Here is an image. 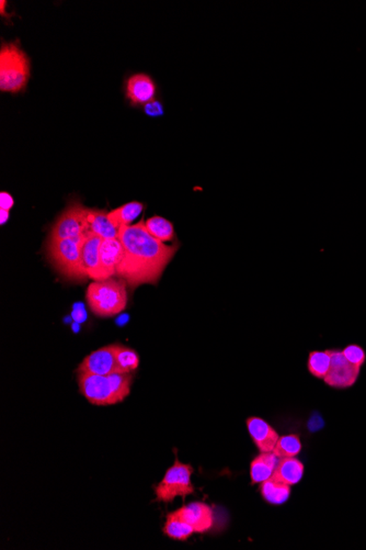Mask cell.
<instances>
[{
  "label": "cell",
  "mask_w": 366,
  "mask_h": 550,
  "mask_svg": "<svg viewBox=\"0 0 366 550\" xmlns=\"http://www.w3.org/2000/svg\"><path fill=\"white\" fill-rule=\"evenodd\" d=\"M119 239L123 257L116 276L133 288L157 285L179 248V244H164L149 234L144 221L120 227Z\"/></svg>",
  "instance_id": "cell-1"
},
{
  "label": "cell",
  "mask_w": 366,
  "mask_h": 550,
  "mask_svg": "<svg viewBox=\"0 0 366 550\" xmlns=\"http://www.w3.org/2000/svg\"><path fill=\"white\" fill-rule=\"evenodd\" d=\"M86 300L91 312L99 318L118 316L127 306V283L113 277L94 281L88 286Z\"/></svg>",
  "instance_id": "cell-2"
},
{
  "label": "cell",
  "mask_w": 366,
  "mask_h": 550,
  "mask_svg": "<svg viewBox=\"0 0 366 550\" xmlns=\"http://www.w3.org/2000/svg\"><path fill=\"white\" fill-rule=\"evenodd\" d=\"M87 235L65 240H48V257L58 273L73 281H85L88 278L83 258L81 248Z\"/></svg>",
  "instance_id": "cell-3"
},
{
  "label": "cell",
  "mask_w": 366,
  "mask_h": 550,
  "mask_svg": "<svg viewBox=\"0 0 366 550\" xmlns=\"http://www.w3.org/2000/svg\"><path fill=\"white\" fill-rule=\"evenodd\" d=\"M30 77L28 56L17 43H5L0 50V89L19 93L26 88Z\"/></svg>",
  "instance_id": "cell-4"
},
{
  "label": "cell",
  "mask_w": 366,
  "mask_h": 550,
  "mask_svg": "<svg viewBox=\"0 0 366 550\" xmlns=\"http://www.w3.org/2000/svg\"><path fill=\"white\" fill-rule=\"evenodd\" d=\"M193 467L191 464H185L176 460L171 467L164 474L162 481L155 488V495L158 502L170 503L182 497L185 499L188 495L195 493L192 485Z\"/></svg>",
  "instance_id": "cell-5"
},
{
  "label": "cell",
  "mask_w": 366,
  "mask_h": 550,
  "mask_svg": "<svg viewBox=\"0 0 366 550\" xmlns=\"http://www.w3.org/2000/svg\"><path fill=\"white\" fill-rule=\"evenodd\" d=\"M88 211L89 209L77 202L66 208L54 224L50 240L75 239L88 234Z\"/></svg>",
  "instance_id": "cell-6"
},
{
  "label": "cell",
  "mask_w": 366,
  "mask_h": 550,
  "mask_svg": "<svg viewBox=\"0 0 366 550\" xmlns=\"http://www.w3.org/2000/svg\"><path fill=\"white\" fill-rule=\"evenodd\" d=\"M78 386L83 396L97 407L119 403L108 376L81 373L78 374Z\"/></svg>",
  "instance_id": "cell-7"
},
{
  "label": "cell",
  "mask_w": 366,
  "mask_h": 550,
  "mask_svg": "<svg viewBox=\"0 0 366 550\" xmlns=\"http://www.w3.org/2000/svg\"><path fill=\"white\" fill-rule=\"evenodd\" d=\"M330 351V370L323 379V382L336 390H346L356 386L361 375V368L349 363L341 349H332Z\"/></svg>",
  "instance_id": "cell-8"
},
{
  "label": "cell",
  "mask_w": 366,
  "mask_h": 550,
  "mask_svg": "<svg viewBox=\"0 0 366 550\" xmlns=\"http://www.w3.org/2000/svg\"><path fill=\"white\" fill-rule=\"evenodd\" d=\"M116 349L118 345L104 346L101 349L92 351L90 355L81 361L77 374H92L100 375V376H108V375L118 373L116 366Z\"/></svg>",
  "instance_id": "cell-9"
},
{
  "label": "cell",
  "mask_w": 366,
  "mask_h": 550,
  "mask_svg": "<svg viewBox=\"0 0 366 550\" xmlns=\"http://www.w3.org/2000/svg\"><path fill=\"white\" fill-rule=\"evenodd\" d=\"M182 520L193 528L195 532H209L214 525V512L212 507L203 502H192L176 511Z\"/></svg>",
  "instance_id": "cell-10"
},
{
  "label": "cell",
  "mask_w": 366,
  "mask_h": 550,
  "mask_svg": "<svg viewBox=\"0 0 366 550\" xmlns=\"http://www.w3.org/2000/svg\"><path fill=\"white\" fill-rule=\"evenodd\" d=\"M123 257V245L119 236L106 239L100 248V270L98 281H106L116 276V269Z\"/></svg>",
  "instance_id": "cell-11"
},
{
  "label": "cell",
  "mask_w": 366,
  "mask_h": 550,
  "mask_svg": "<svg viewBox=\"0 0 366 550\" xmlns=\"http://www.w3.org/2000/svg\"><path fill=\"white\" fill-rule=\"evenodd\" d=\"M248 431L253 443L260 452H273L278 442V431L273 429L268 422L260 417H251L246 422Z\"/></svg>",
  "instance_id": "cell-12"
},
{
  "label": "cell",
  "mask_w": 366,
  "mask_h": 550,
  "mask_svg": "<svg viewBox=\"0 0 366 550\" xmlns=\"http://www.w3.org/2000/svg\"><path fill=\"white\" fill-rule=\"evenodd\" d=\"M127 95L134 105H147L155 100L156 85L148 75L136 74L127 81Z\"/></svg>",
  "instance_id": "cell-13"
},
{
  "label": "cell",
  "mask_w": 366,
  "mask_h": 550,
  "mask_svg": "<svg viewBox=\"0 0 366 550\" xmlns=\"http://www.w3.org/2000/svg\"><path fill=\"white\" fill-rule=\"evenodd\" d=\"M104 239L98 235L88 233L83 248L81 258L86 269L87 276L94 281H98L99 270H100V248Z\"/></svg>",
  "instance_id": "cell-14"
},
{
  "label": "cell",
  "mask_w": 366,
  "mask_h": 550,
  "mask_svg": "<svg viewBox=\"0 0 366 550\" xmlns=\"http://www.w3.org/2000/svg\"><path fill=\"white\" fill-rule=\"evenodd\" d=\"M304 471H305V467H304L303 462L295 457H290V458L280 460L276 470L273 472L272 477L278 481L292 487L301 481Z\"/></svg>",
  "instance_id": "cell-15"
},
{
  "label": "cell",
  "mask_w": 366,
  "mask_h": 550,
  "mask_svg": "<svg viewBox=\"0 0 366 550\" xmlns=\"http://www.w3.org/2000/svg\"><path fill=\"white\" fill-rule=\"evenodd\" d=\"M280 458L273 452H260L251 464V478L253 485L262 483L270 479L278 466Z\"/></svg>",
  "instance_id": "cell-16"
},
{
  "label": "cell",
  "mask_w": 366,
  "mask_h": 550,
  "mask_svg": "<svg viewBox=\"0 0 366 550\" xmlns=\"http://www.w3.org/2000/svg\"><path fill=\"white\" fill-rule=\"evenodd\" d=\"M88 232L98 235L104 240L119 236V229L112 223L108 213L98 210L89 209Z\"/></svg>",
  "instance_id": "cell-17"
},
{
  "label": "cell",
  "mask_w": 366,
  "mask_h": 550,
  "mask_svg": "<svg viewBox=\"0 0 366 550\" xmlns=\"http://www.w3.org/2000/svg\"><path fill=\"white\" fill-rule=\"evenodd\" d=\"M260 492L263 500L269 504L282 505L290 499V485L271 477L261 483Z\"/></svg>",
  "instance_id": "cell-18"
},
{
  "label": "cell",
  "mask_w": 366,
  "mask_h": 550,
  "mask_svg": "<svg viewBox=\"0 0 366 550\" xmlns=\"http://www.w3.org/2000/svg\"><path fill=\"white\" fill-rule=\"evenodd\" d=\"M164 535L174 540H187L190 536L195 534V530L188 524L185 521L180 518L178 513H170L166 518V523L164 526Z\"/></svg>",
  "instance_id": "cell-19"
},
{
  "label": "cell",
  "mask_w": 366,
  "mask_h": 550,
  "mask_svg": "<svg viewBox=\"0 0 366 550\" xmlns=\"http://www.w3.org/2000/svg\"><path fill=\"white\" fill-rule=\"evenodd\" d=\"M143 208L144 206L141 202H129L127 205L116 208L115 210L108 213V217L120 230V227L131 225V223L141 215Z\"/></svg>",
  "instance_id": "cell-20"
},
{
  "label": "cell",
  "mask_w": 366,
  "mask_h": 550,
  "mask_svg": "<svg viewBox=\"0 0 366 550\" xmlns=\"http://www.w3.org/2000/svg\"><path fill=\"white\" fill-rule=\"evenodd\" d=\"M145 227L149 234L162 242H171L176 238V231L171 221L160 215H155L147 220Z\"/></svg>",
  "instance_id": "cell-21"
},
{
  "label": "cell",
  "mask_w": 366,
  "mask_h": 550,
  "mask_svg": "<svg viewBox=\"0 0 366 550\" xmlns=\"http://www.w3.org/2000/svg\"><path fill=\"white\" fill-rule=\"evenodd\" d=\"M331 367V351H311L307 359V370L311 376L323 380L328 374Z\"/></svg>",
  "instance_id": "cell-22"
},
{
  "label": "cell",
  "mask_w": 366,
  "mask_h": 550,
  "mask_svg": "<svg viewBox=\"0 0 366 550\" xmlns=\"http://www.w3.org/2000/svg\"><path fill=\"white\" fill-rule=\"evenodd\" d=\"M139 357L134 349H129L127 346L118 345V349H116L118 373L132 374V371L139 368Z\"/></svg>",
  "instance_id": "cell-23"
},
{
  "label": "cell",
  "mask_w": 366,
  "mask_h": 550,
  "mask_svg": "<svg viewBox=\"0 0 366 550\" xmlns=\"http://www.w3.org/2000/svg\"><path fill=\"white\" fill-rule=\"evenodd\" d=\"M301 450L302 442L297 435H284V436H281L276 442L273 454L282 460V458L296 457L301 452Z\"/></svg>",
  "instance_id": "cell-24"
},
{
  "label": "cell",
  "mask_w": 366,
  "mask_h": 550,
  "mask_svg": "<svg viewBox=\"0 0 366 550\" xmlns=\"http://www.w3.org/2000/svg\"><path fill=\"white\" fill-rule=\"evenodd\" d=\"M114 394L119 402L124 401L131 394L132 376L131 374L124 373H113L108 375Z\"/></svg>",
  "instance_id": "cell-25"
},
{
  "label": "cell",
  "mask_w": 366,
  "mask_h": 550,
  "mask_svg": "<svg viewBox=\"0 0 366 550\" xmlns=\"http://www.w3.org/2000/svg\"><path fill=\"white\" fill-rule=\"evenodd\" d=\"M344 358L354 366L362 367L366 363V351L359 344H349L344 349H341Z\"/></svg>",
  "instance_id": "cell-26"
},
{
  "label": "cell",
  "mask_w": 366,
  "mask_h": 550,
  "mask_svg": "<svg viewBox=\"0 0 366 550\" xmlns=\"http://www.w3.org/2000/svg\"><path fill=\"white\" fill-rule=\"evenodd\" d=\"M145 112L150 116H162L164 114V108L160 101L153 100L152 102L145 105Z\"/></svg>",
  "instance_id": "cell-27"
},
{
  "label": "cell",
  "mask_w": 366,
  "mask_h": 550,
  "mask_svg": "<svg viewBox=\"0 0 366 550\" xmlns=\"http://www.w3.org/2000/svg\"><path fill=\"white\" fill-rule=\"evenodd\" d=\"M13 199L10 194H7V192H1V194H0V208L9 211L13 208Z\"/></svg>",
  "instance_id": "cell-28"
},
{
  "label": "cell",
  "mask_w": 366,
  "mask_h": 550,
  "mask_svg": "<svg viewBox=\"0 0 366 550\" xmlns=\"http://www.w3.org/2000/svg\"><path fill=\"white\" fill-rule=\"evenodd\" d=\"M73 318L76 322L81 323V322H84V321L86 320L87 314L83 308L75 309V310L73 311Z\"/></svg>",
  "instance_id": "cell-29"
},
{
  "label": "cell",
  "mask_w": 366,
  "mask_h": 550,
  "mask_svg": "<svg viewBox=\"0 0 366 550\" xmlns=\"http://www.w3.org/2000/svg\"><path fill=\"white\" fill-rule=\"evenodd\" d=\"M0 213H1V224H5V223L7 222L8 219H9V211H8V210L0 209Z\"/></svg>",
  "instance_id": "cell-30"
}]
</instances>
